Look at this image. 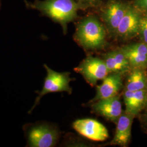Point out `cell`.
I'll return each mask as SVG.
<instances>
[{
  "label": "cell",
  "instance_id": "cell-1",
  "mask_svg": "<svg viewBox=\"0 0 147 147\" xmlns=\"http://www.w3.org/2000/svg\"><path fill=\"white\" fill-rule=\"evenodd\" d=\"M24 2L27 9L39 11L42 16L59 24L64 34L67 33L69 23L77 18L78 11L81 9L75 0H25Z\"/></svg>",
  "mask_w": 147,
  "mask_h": 147
},
{
  "label": "cell",
  "instance_id": "cell-2",
  "mask_svg": "<svg viewBox=\"0 0 147 147\" xmlns=\"http://www.w3.org/2000/svg\"><path fill=\"white\" fill-rule=\"evenodd\" d=\"M107 31L100 18L95 15L84 16L78 23L74 39L88 51L102 50L107 44Z\"/></svg>",
  "mask_w": 147,
  "mask_h": 147
},
{
  "label": "cell",
  "instance_id": "cell-3",
  "mask_svg": "<svg viewBox=\"0 0 147 147\" xmlns=\"http://www.w3.org/2000/svg\"><path fill=\"white\" fill-rule=\"evenodd\" d=\"M24 129L29 147H54L59 138L58 129L48 123L27 124Z\"/></svg>",
  "mask_w": 147,
  "mask_h": 147
},
{
  "label": "cell",
  "instance_id": "cell-4",
  "mask_svg": "<svg viewBox=\"0 0 147 147\" xmlns=\"http://www.w3.org/2000/svg\"><path fill=\"white\" fill-rule=\"evenodd\" d=\"M130 4L125 0H106L100 7V19L111 36L115 38L117 28Z\"/></svg>",
  "mask_w": 147,
  "mask_h": 147
},
{
  "label": "cell",
  "instance_id": "cell-5",
  "mask_svg": "<svg viewBox=\"0 0 147 147\" xmlns=\"http://www.w3.org/2000/svg\"><path fill=\"white\" fill-rule=\"evenodd\" d=\"M44 67L47 71V76L45 78L42 89L38 93V95L28 113H31L33 109L39 104L41 98L45 95L51 93L62 92H67L69 94L71 93L72 89L70 87V82L72 79L70 78V73H59L50 68L46 64H44Z\"/></svg>",
  "mask_w": 147,
  "mask_h": 147
},
{
  "label": "cell",
  "instance_id": "cell-6",
  "mask_svg": "<svg viewBox=\"0 0 147 147\" xmlns=\"http://www.w3.org/2000/svg\"><path fill=\"white\" fill-rule=\"evenodd\" d=\"M81 74L86 81L92 86L106 77L109 72L104 59L98 57L88 56L74 69Z\"/></svg>",
  "mask_w": 147,
  "mask_h": 147
},
{
  "label": "cell",
  "instance_id": "cell-7",
  "mask_svg": "<svg viewBox=\"0 0 147 147\" xmlns=\"http://www.w3.org/2000/svg\"><path fill=\"white\" fill-rule=\"evenodd\" d=\"M141 17V11L130 3L117 28L116 39L127 40L138 36Z\"/></svg>",
  "mask_w": 147,
  "mask_h": 147
},
{
  "label": "cell",
  "instance_id": "cell-8",
  "mask_svg": "<svg viewBox=\"0 0 147 147\" xmlns=\"http://www.w3.org/2000/svg\"><path fill=\"white\" fill-rule=\"evenodd\" d=\"M73 127L82 136L94 141H104L109 136L106 127L91 118L78 119L73 123Z\"/></svg>",
  "mask_w": 147,
  "mask_h": 147
},
{
  "label": "cell",
  "instance_id": "cell-9",
  "mask_svg": "<svg viewBox=\"0 0 147 147\" xmlns=\"http://www.w3.org/2000/svg\"><path fill=\"white\" fill-rule=\"evenodd\" d=\"M92 109L95 113L115 124H117L123 112L120 95L118 94L95 101L92 105Z\"/></svg>",
  "mask_w": 147,
  "mask_h": 147
},
{
  "label": "cell",
  "instance_id": "cell-10",
  "mask_svg": "<svg viewBox=\"0 0 147 147\" xmlns=\"http://www.w3.org/2000/svg\"><path fill=\"white\" fill-rule=\"evenodd\" d=\"M130 64L131 69H146L147 67V45L144 42L131 43L119 47Z\"/></svg>",
  "mask_w": 147,
  "mask_h": 147
},
{
  "label": "cell",
  "instance_id": "cell-11",
  "mask_svg": "<svg viewBox=\"0 0 147 147\" xmlns=\"http://www.w3.org/2000/svg\"><path fill=\"white\" fill-rule=\"evenodd\" d=\"M123 76L118 73H110L102 80V83L96 86V95L93 102L118 94L123 87Z\"/></svg>",
  "mask_w": 147,
  "mask_h": 147
},
{
  "label": "cell",
  "instance_id": "cell-12",
  "mask_svg": "<svg viewBox=\"0 0 147 147\" xmlns=\"http://www.w3.org/2000/svg\"><path fill=\"white\" fill-rule=\"evenodd\" d=\"M135 116L123 111L117 123L116 132L111 145L126 147L131 137V127Z\"/></svg>",
  "mask_w": 147,
  "mask_h": 147
},
{
  "label": "cell",
  "instance_id": "cell-13",
  "mask_svg": "<svg viewBox=\"0 0 147 147\" xmlns=\"http://www.w3.org/2000/svg\"><path fill=\"white\" fill-rule=\"evenodd\" d=\"M110 73H118L124 75L129 73L131 67L127 59L120 48L105 53L102 56Z\"/></svg>",
  "mask_w": 147,
  "mask_h": 147
},
{
  "label": "cell",
  "instance_id": "cell-14",
  "mask_svg": "<svg viewBox=\"0 0 147 147\" xmlns=\"http://www.w3.org/2000/svg\"><path fill=\"white\" fill-rule=\"evenodd\" d=\"M147 89L131 91L125 89L123 94L126 112L136 116L146 107Z\"/></svg>",
  "mask_w": 147,
  "mask_h": 147
},
{
  "label": "cell",
  "instance_id": "cell-15",
  "mask_svg": "<svg viewBox=\"0 0 147 147\" xmlns=\"http://www.w3.org/2000/svg\"><path fill=\"white\" fill-rule=\"evenodd\" d=\"M147 89V74L145 69H131L126 79L125 89L137 91Z\"/></svg>",
  "mask_w": 147,
  "mask_h": 147
},
{
  "label": "cell",
  "instance_id": "cell-16",
  "mask_svg": "<svg viewBox=\"0 0 147 147\" xmlns=\"http://www.w3.org/2000/svg\"><path fill=\"white\" fill-rule=\"evenodd\" d=\"M81 9L98 8L104 4L106 0H75Z\"/></svg>",
  "mask_w": 147,
  "mask_h": 147
},
{
  "label": "cell",
  "instance_id": "cell-17",
  "mask_svg": "<svg viewBox=\"0 0 147 147\" xmlns=\"http://www.w3.org/2000/svg\"><path fill=\"white\" fill-rule=\"evenodd\" d=\"M138 36L140 37L142 42L147 45V15L142 16L140 24Z\"/></svg>",
  "mask_w": 147,
  "mask_h": 147
},
{
  "label": "cell",
  "instance_id": "cell-18",
  "mask_svg": "<svg viewBox=\"0 0 147 147\" xmlns=\"http://www.w3.org/2000/svg\"><path fill=\"white\" fill-rule=\"evenodd\" d=\"M132 5L140 11H147V0H134Z\"/></svg>",
  "mask_w": 147,
  "mask_h": 147
},
{
  "label": "cell",
  "instance_id": "cell-19",
  "mask_svg": "<svg viewBox=\"0 0 147 147\" xmlns=\"http://www.w3.org/2000/svg\"><path fill=\"white\" fill-rule=\"evenodd\" d=\"M1 0H0V9H1Z\"/></svg>",
  "mask_w": 147,
  "mask_h": 147
},
{
  "label": "cell",
  "instance_id": "cell-20",
  "mask_svg": "<svg viewBox=\"0 0 147 147\" xmlns=\"http://www.w3.org/2000/svg\"><path fill=\"white\" fill-rule=\"evenodd\" d=\"M146 107H147V102H146Z\"/></svg>",
  "mask_w": 147,
  "mask_h": 147
}]
</instances>
